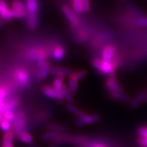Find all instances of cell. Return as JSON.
Instances as JSON below:
<instances>
[{
  "instance_id": "30",
  "label": "cell",
  "mask_w": 147,
  "mask_h": 147,
  "mask_svg": "<svg viewBox=\"0 0 147 147\" xmlns=\"http://www.w3.org/2000/svg\"><path fill=\"white\" fill-rule=\"evenodd\" d=\"M72 75H73L75 78H76L77 80L80 81V80H82V79H83V78H84L86 76H87L88 73H87V71L84 70V69H83V70L78 71V72H76V73H73Z\"/></svg>"
},
{
  "instance_id": "24",
  "label": "cell",
  "mask_w": 147,
  "mask_h": 147,
  "mask_svg": "<svg viewBox=\"0 0 147 147\" xmlns=\"http://www.w3.org/2000/svg\"><path fill=\"white\" fill-rule=\"evenodd\" d=\"M62 91H63V98H64L69 104H72L73 100H74V99H73V93H72V92L69 90V88L63 84V88H62Z\"/></svg>"
},
{
  "instance_id": "23",
  "label": "cell",
  "mask_w": 147,
  "mask_h": 147,
  "mask_svg": "<svg viewBox=\"0 0 147 147\" xmlns=\"http://www.w3.org/2000/svg\"><path fill=\"white\" fill-rule=\"evenodd\" d=\"M50 63H49V62L46 61L40 69L41 79H45V78H47L49 73H50Z\"/></svg>"
},
{
  "instance_id": "1",
  "label": "cell",
  "mask_w": 147,
  "mask_h": 147,
  "mask_svg": "<svg viewBox=\"0 0 147 147\" xmlns=\"http://www.w3.org/2000/svg\"><path fill=\"white\" fill-rule=\"evenodd\" d=\"M27 22L29 29L35 30L39 24V4L37 0H26Z\"/></svg>"
},
{
  "instance_id": "41",
  "label": "cell",
  "mask_w": 147,
  "mask_h": 147,
  "mask_svg": "<svg viewBox=\"0 0 147 147\" xmlns=\"http://www.w3.org/2000/svg\"><path fill=\"white\" fill-rule=\"evenodd\" d=\"M28 147H37V145H32V146H30Z\"/></svg>"
},
{
  "instance_id": "4",
  "label": "cell",
  "mask_w": 147,
  "mask_h": 147,
  "mask_svg": "<svg viewBox=\"0 0 147 147\" xmlns=\"http://www.w3.org/2000/svg\"><path fill=\"white\" fill-rule=\"evenodd\" d=\"M11 13L12 18L23 19L27 17L26 6L20 0H13L11 3Z\"/></svg>"
},
{
  "instance_id": "3",
  "label": "cell",
  "mask_w": 147,
  "mask_h": 147,
  "mask_svg": "<svg viewBox=\"0 0 147 147\" xmlns=\"http://www.w3.org/2000/svg\"><path fill=\"white\" fill-rule=\"evenodd\" d=\"M93 66L104 75H111L115 70V65L111 61H106L102 59L95 58L93 61Z\"/></svg>"
},
{
  "instance_id": "38",
  "label": "cell",
  "mask_w": 147,
  "mask_h": 147,
  "mask_svg": "<svg viewBox=\"0 0 147 147\" xmlns=\"http://www.w3.org/2000/svg\"><path fill=\"white\" fill-rule=\"evenodd\" d=\"M3 119H4L3 115H2V113H0V123H1V122H2Z\"/></svg>"
},
{
  "instance_id": "7",
  "label": "cell",
  "mask_w": 147,
  "mask_h": 147,
  "mask_svg": "<svg viewBox=\"0 0 147 147\" xmlns=\"http://www.w3.org/2000/svg\"><path fill=\"white\" fill-rule=\"evenodd\" d=\"M105 86L109 90H111V92H123V87L119 84L115 76L113 73L107 78Z\"/></svg>"
},
{
  "instance_id": "26",
  "label": "cell",
  "mask_w": 147,
  "mask_h": 147,
  "mask_svg": "<svg viewBox=\"0 0 147 147\" xmlns=\"http://www.w3.org/2000/svg\"><path fill=\"white\" fill-rule=\"evenodd\" d=\"M73 11L77 14H81L83 12L82 11V0H72Z\"/></svg>"
},
{
  "instance_id": "36",
  "label": "cell",
  "mask_w": 147,
  "mask_h": 147,
  "mask_svg": "<svg viewBox=\"0 0 147 147\" xmlns=\"http://www.w3.org/2000/svg\"><path fill=\"white\" fill-rule=\"evenodd\" d=\"M5 104V100H0V113L2 111L4 108V105Z\"/></svg>"
},
{
  "instance_id": "11",
  "label": "cell",
  "mask_w": 147,
  "mask_h": 147,
  "mask_svg": "<svg viewBox=\"0 0 147 147\" xmlns=\"http://www.w3.org/2000/svg\"><path fill=\"white\" fill-rule=\"evenodd\" d=\"M116 52V49L114 46L108 45L105 47L102 53V59L106 61H111Z\"/></svg>"
},
{
  "instance_id": "15",
  "label": "cell",
  "mask_w": 147,
  "mask_h": 147,
  "mask_svg": "<svg viewBox=\"0 0 147 147\" xmlns=\"http://www.w3.org/2000/svg\"><path fill=\"white\" fill-rule=\"evenodd\" d=\"M110 96L113 99L116 100L122 101L123 102H129L131 101L130 97L127 96L125 93H123V92H111Z\"/></svg>"
},
{
  "instance_id": "17",
  "label": "cell",
  "mask_w": 147,
  "mask_h": 147,
  "mask_svg": "<svg viewBox=\"0 0 147 147\" xmlns=\"http://www.w3.org/2000/svg\"><path fill=\"white\" fill-rule=\"evenodd\" d=\"M81 119L84 121L85 125H88V124H92V123H96L97 121H99V119H100V117L98 114H86L84 117H81Z\"/></svg>"
},
{
  "instance_id": "10",
  "label": "cell",
  "mask_w": 147,
  "mask_h": 147,
  "mask_svg": "<svg viewBox=\"0 0 147 147\" xmlns=\"http://www.w3.org/2000/svg\"><path fill=\"white\" fill-rule=\"evenodd\" d=\"M20 101L18 98H13V99H11L10 100L5 102V104L4 105V108L2 109V111H1L2 114H5V112L7 111H14L16 112L17 108H18V106L20 105Z\"/></svg>"
},
{
  "instance_id": "20",
  "label": "cell",
  "mask_w": 147,
  "mask_h": 147,
  "mask_svg": "<svg viewBox=\"0 0 147 147\" xmlns=\"http://www.w3.org/2000/svg\"><path fill=\"white\" fill-rule=\"evenodd\" d=\"M42 92L46 96H47L49 99H56V93L55 91V89L52 88L51 86L49 85H45L42 88Z\"/></svg>"
},
{
  "instance_id": "21",
  "label": "cell",
  "mask_w": 147,
  "mask_h": 147,
  "mask_svg": "<svg viewBox=\"0 0 147 147\" xmlns=\"http://www.w3.org/2000/svg\"><path fill=\"white\" fill-rule=\"evenodd\" d=\"M78 81L77 80L76 78L73 76V75H71L69 77V79H68V85H69V89L72 93H75L78 90Z\"/></svg>"
},
{
  "instance_id": "6",
  "label": "cell",
  "mask_w": 147,
  "mask_h": 147,
  "mask_svg": "<svg viewBox=\"0 0 147 147\" xmlns=\"http://www.w3.org/2000/svg\"><path fill=\"white\" fill-rule=\"evenodd\" d=\"M14 76L19 84L23 87H26L29 84V76L25 69H21V68L17 69L14 72Z\"/></svg>"
},
{
  "instance_id": "39",
  "label": "cell",
  "mask_w": 147,
  "mask_h": 147,
  "mask_svg": "<svg viewBox=\"0 0 147 147\" xmlns=\"http://www.w3.org/2000/svg\"><path fill=\"white\" fill-rule=\"evenodd\" d=\"M3 147H14L13 146V144H11V145H8V146H3Z\"/></svg>"
},
{
  "instance_id": "5",
  "label": "cell",
  "mask_w": 147,
  "mask_h": 147,
  "mask_svg": "<svg viewBox=\"0 0 147 147\" xmlns=\"http://www.w3.org/2000/svg\"><path fill=\"white\" fill-rule=\"evenodd\" d=\"M63 79L64 76H57L53 81V88L55 89V91L56 93V99L59 102H61L64 98H63V91L62 88L63 86Z\"/></svg>"
},
{
  "instance_id": "2",
  "label": "cell",
  "mask_w": 147,
  "mask_h": 147,
  "mask_svg": "<svg viewBox=\"0 0 147 147\" xmlns=\"http://www.w3.org/2000/svg\"><path fill=\"white\" fill-rule=\"evenodd\" d=\"M26 127V119L25 117V112L22 110L17 111L15 117L12 123V131L16 137L25 131Z\"/></svg>"
},
{
  "instance_id": "22",
  "label": "cell",
  "mask_w": 147,
  "mask_h": 147,
  "mask_svg": "<svg viewBox=\"0 0 147 147\" xmlns=\"http://www.w3.org/2000/svg\"><path fill=\"white\" fill-rule=\"evenodd\" d=\"M67 109L69 111L70 113L73 114L74 115L77 116L78 118L82 117H84V116L86 114L85 112L82 111H81L79 108H78L77 107H76L75 105H73L72 104L67 105Z\"/></svg>"
},
{
  "instance_id": "33",
  "label": "cell",
  "mask_w": 147,
  "mask_h": 147,
  "mask_svg": "<svg viewBox=\"0 0 147 147\" xmlns=\"http://www.w3.org/2000/svg\"><path fill=\"white\" fill-rule=\"evenodd\" d=\"M90 4L89 0H82V11L84 13H87L90 11Z\"/></svg>"
},
{
  "instance_id": "34",
  "label": "cell",
  "mask_w": 147,
  "mask_h": 147,
  "mask_svg": "<svg viewBox=\"0 0 147 147\" xmlns=\"http://www.w3.org/2000/svg\"><path fill=\"white\" fill-rule=\"evenodd\" d=\"M8 93V90L7 88L1 87L0 88V100H5Z\"/></svg>"
},
{
  "instance_id": "25",
  "label": "cell",
  "mask_w": 147,
  "mask_h": 147,
  "mask_svg": "<svg viewBox=\"0 0 147 147\" xmlns=\"http://www.w3.org/2000/svg\"><path fill=\"white\" fill-rule=\"evenodd\" d=\"M58 136H59V133L55 132V131H49L45 132L44 134H42L41 139L43 141H48V140L56 139V138H58Z\"/></svg>"
},
{
  "instance_id": "37",
  "label": "cell",
  "mask_w": 147,
  "mask_h": 147,
  "mask_svg": "<svg viewBox=\"0 0 147 147\" xmlns=\"http://www.w3.org/2000/svg\"><path fill=\"white\" fill-rule=\"evenodd\" d=\"M3 25H4V20L0 17V30H1L2 27L3 26Z\"/></svg>"
},
{
  "instance_id": "12",
  "label": "cell",
  "mask_w": 147,
  "mask_h": 147,
  "mask_svg": "<svg viewBox=\"0 0 147 147\" xmlns=\"http://www.w3.org/2000/svg\"><path fill=\"white\" fill-rule=\"evenodd\" d=\"M73 72L72 69L66 67H52L50 69V74L56 76H70Z\"/></svg>"
},
{
  "instance_id": "31",
  "label": "cell",
  "mask_w": 147,
  "mask_h": 147,
  "mask_svg": "<svg viewBox=\"0 0 147 147\" xmlns=\"http://www.w3.org/2000/svg\"><path fill=\"white\" fill-rule=\"evenodd\" d=\"M137 133L140 138H147V126L139 127L137 130Z\"/></svg>"
},
{
  "instance_id": "28",
  "label": "cell",
  "mask_w": 147,
  "mask_h": 147,
  "mask_svg": "<svg viewBox=\"0 0 147 147\" xmlns=\"http://www.w3.org/2000/svg\"><path fill=\"white\" fill-rule=\"evenodd\" d=\"M37 66L40 68L46 62V53L43 50H40V54L37 58Z\"/></svg>"
},
{
  "instance_id": "27",
  "label": "cell",
  "mask_w": 147,
  "mask_h": 147,
  "mask_svg": "<svg viewBox=\"0 0 147 147\" xmlns=\"http://www.w3.org/2000/svg\"><path fill=\"white\" fill-rule=\"evenodd\" d=\"M12 128V123L9 121H7L5 119H3L0 123V129L5 132H7L8 131H11V129Z\"/></svg>"
},
{
  "instance_id": "9",
  "label": "cell",
  "mask_w": 147,
  "mask_h": 147,
  "mask_svg": "<svg viewBox=\"0 0 147 147\" xmlns=\"http://www.w3.org/2000/svg\"><path fill=\"white\" fill-rule=\"evenodd\" d=\"M0 17L5 21L10 22L12 20L11 9L7 6V2L5 0H0Z\"/></svg>"
},
{
  "instance_id": "29",
  "label": "cell",
  "mask_w": 147,
  "mask_h": 147,
  "mask_svg": "<svg viewBox=\"0 0 147 147\" xmlns=\"http://www.w3.org/2000/svg\"><path fill=\"white\" fill-rule=\"evenodd\" d=\"M17 112V111H16ZM16 112L14 111H7L5 112V114H3V118L4 119H5L7 121L11 122V123H13V119H14L15 117V114H16Z\"/></svg>"
},
{
  "instance_id": "14",
  "label": "cell",
  "mask_w": 147,
  "mask_h": 147,
  "mask_svg": "<svg viewBox=\"0 0 147 147\" xmlns=\"http://www.w3.org/2000/svg\"><path fill=\"white\" fill-rule=\"evenodd\" d=\"M14 137L15 135L13 134V131H8L5 133L3 137H2V147L6 146L11 145V144H13V140Z\"/></svg>"
},
{
  "instance_id": "13",
  "label": "cell",
  "mask_w": 147,
  "mask_h": 147,
  "mask_svg": "<svg viewBox=\"0 0 147 147\" xmlns=\"http://www.w3.org/2000/svg\"><path fill=\"white\" fill-rule=\"evenodd\" d=\"M146 93L147 92L145 91V90L140 91V93H138V95L135 96V98L131 101V107L133 109L138 108L139 105H140L143 102H144V99H145Z\"/></svg>"
},
{
  "instance_id": "40",
  "label": "cell",
  "mask_w": 147,
  "mask_h": 147,
  "mask_svg": "<svg viewBox=\"0 0 147 147\" xmlns=\"http://www.w3.org/2000/svg\"><path fill=\"white\" fill-rule=\"evenodd\" d=\"M144 102H147V93H146V95L145 99H144Z\"/></svg>"
},
{
  "instance_id": "16",
  "label": "cell",
  "mask_w": 147,
  "mask_h": 147,
  "mask_svg": "<svg viewBox=\"0 0 147 147\" xmlns=\"http://www.w3.org/2000/svg\"><path fill=\"white\" fill-rule=\"evenodd\" d=\"M17 139L22 143H24V144H30L33 143L34 141V138L27 131H22L21 134H20L17 136Z\"/></svg>"
},
{
  "instance_id": "18",
  "label": "cell",
  "mask_w": 147,
  "mask_h": 147,
  "mask_svg": "<svg viewBox=\"0 0 147 147\" xmlns=\"http://www.w3.org/2000/svg\"><path fill=\"white\" fill-rule=\"evenodd\" d=\"M64 55H65V50L63 47L58 46V47H56L53 50L52 56L55 61H61Z\"/></svg>"
},
{
  "instance_id": "19",
  "label": "cell",
  "mask_w": 147,
  "mask_h": 147,
  "mask_svg": "<svg viewBox=\"0 0 147 147\" xmlns=\"http://www.w3.org/2000/svg\"><path fill=\"white\" fill-rule=\"evenodd\" d=\"M47 128L49 131H55L58 133L64 132L67 130V128L65 125H61V124H57V123H50L47 125Z\"/></svg>"
},
{
  "instance_id": "8",
  "label": "cell",
  "mask_w": 147,
  "mask_h": 147,
  "mask_svg": "<svg viewBox=\"0 0 147 147\" xmlns=\"http://www.w3.org/2000/svg\"><path fill=\"white\" fill-rule=\"evenodd\" d=\"M63 14L65 15V17L68 20L71 24L73 26H77L79 23V19H78L77 13L73 11V9H71L70 7L67 5H64L62 7Z\"/></svg>"
},
{
  "instance_id": "35",
  "label": "cell",
  "mask_w": 147,
  "mask_h": 147,
  "mask_svg": "<svg viewBox=\"0 0 147 147\" xmlns=\"http://www.w3.org/2000/svg\"><path fill=\"white\" fill-rule=\"evenodd\" d=\"M138 144L144 147H147V138H140L138 140Z\"/></svg>"
},
{
  "instance_id": "32",
  "label": "cell",
  "mask_w": 147,
  "mask_h": 147,
  "mask_svg": "<svg viewBox=\"0 0 147 147\" xmlns=\"http://www.w3.org/2000/svg\"><path fill=\"white\" fill-rule=\"evenodd\" d=\"M135 23L140 27H147V17H140L137 19Z\"/></svg>"
}]
</instances>
